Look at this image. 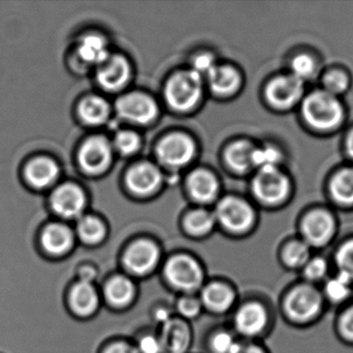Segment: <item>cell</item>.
Instances as JSON below:
<instances>
[{
	"label": "cell",
	"mask_w": 353,
	"mask_h": 353,
	"mask_svg": "<svg viewBox=\"0 0 353 353\" xmlns=\"http://www.w3.org/2000/svg\"><path fill=\"white\" fill-rule=\"evenodd\" d=\"M305 121L319 130L336 127L342 119L343 110L334 96L326 92L310 94L303 103Z\"/></svg>",
	"instance_id": "1"
},
{
	"label": "cell",
	"mask_w": 353,
	"mask_h": 353,
	"mask_svg": "<svg viewBox=\"0 0 353 353\" xmlns=\"http://www.w3.org/2000/svg\"><path fill=\"white\" fill-rule=\"evenodd\" d=\"M201 94V76L194 71L177 74L166 86L167 101L179 110H188L195 106Z\"/></svg>",
	"instance_id": "2"
},
{
	"label": "cell",
	"mask_w": 353,
	"mask_h": 353,
	"mask_svg": "<svg viewBox=\"0 0 353 353\" xmlns=\"http://www.w3.org/2000/svg\"><path fill=\"white\" fill-rule=\"evenodd\" d=\"M165 274L171 285L183 291L196 290L203 281L201 268L189 256L171 258L165 266Z\"/></svg>",
	"instance_id": "3"
},
{
	"label": "cell",
	"mask_w": 353,
	"mask_h": 353,
	"mask_svg": "<svg viewBox=\"0 0 353 353\" xmlns=\"http://www.w3.org/2000/svg\"><path fill=\"white\" fill-rule=\"evenodd\" d=\"M216 216L221 224L232 232L248 230L254 220L251 206L243 200L233 197L225 198L219 203Z\"/></svg>",
	"instance_id": "4"
},
{
	"label": "cell",
	"mask_w": 353,
	"mask_h": 353,
	"mask_svg": "<svg viewBox=\"0 0 353 353\" xmlns=\"http://www.w3.org/2000/svg\"><path fill=\"white\" fill-rule=\"evenodd\" d=\"M288 187V179L276 168L262 169L253 183L254 193L266 203H278L284 199Z\"/></svg>",
	"instance_id": "5"
},
{
	"label": "cell",
	"mask_w": 353,
	"mask_h": 353,
	"mask_svg": "<svg viewBox=\"0 0 353 353\" xmlns=\"http://www.w3.org/2000/svg\"><path fill=\"white\" fill-rule=\"evenodd\" d=\"M321 307V299L311 287L301 286L295 288L286 301L288 315L296 321L312 319Z\"/></svg>",
	"instance_id": "6"
},
{
	"label": "cell",
	"mask_w": 353,
	"mask_h": 353,
	"mask_svg": "<svg viewBox=\"0 0 353 353\" xmlns=\"http://www.w3.org/2000/svg\"><path fill=\"white\" fill-rule=\"evenodd\" d=\"M117 109L123 119L141 125L154 121L158 113L154 101L143 94H130L123 97L117 102Z\"/></svg>",
	"instance_id": "7"
},
{
	"label": "cell",
	"mask_w": 353,
	"mask_h": 353,
	"mask_svg": "<svg viewBox=\"0 0 353 353\" xmlns=\"http://www.w3.org/2000/svg\"><path fill=\"white\" fill-rule=\"evenodd\" d=\"M161 160L169 166L187 164L195 154L193 140L183 134H172L163 139L158 148Z\"/></svg>",
	"instance_id": "8"
},
{
	"label": "cell",
	"mask_w": 353,
	"mask_h": 353,
	"mask_svg": "<svg viewBox=\"0 0 353 353\" xmlns=\"http://www.w3.org/2000/svg\"><path fill=\"white\" fill-rule=\"evenodd\" d=\"M159 258L160 252L154 243L148 241H139L128 249L123 261L130 272L138 276H143L156 268Z\"/></svg>",
	"instance_id": "9"
},
{
	"label": "cell",
	"mask_w": 353,
	"mask_h": 353,
	"mask_svg": "<svg viewBox=\"0 0 353 353\" xmlns=\"http://www.w3.org/2000/svg\"><path fill=\"white\" fill-rule=\"evenodd\" d=\"M79 161L88 172H102L111 162L110 144L103 137L90 138L82 145Z\"/></svg>",
	"instance_id": "10"
},
{
	"label": "cell",
	"mask_w": 353,
	"mask_h": 353,
	"mask_svg": "<svg viewBox=\"0 0 353 353\" xmlns=\"http://www.w3.org/2000/svg\"><path fill=\"white\" fill-rule=\"evenodd\" d=\"M303 94V81L294 76L276 78L268 85V100L279 108H288L297 102Z\"/></svg>",
	"instance_id": "11"
},
{
	"label": "cell",
	"mask_w": 353,
	"mask_h": 353,
	"mask_svg": "<svg viewBox=\"0 0 353 353\" xmlns=\"http://www.w3.org/2000/svg\"><path fill=\"white\" fill-rule=\"evenodd\" d=\"M53 210L65 216V218H75L80 216L85 206V196L81 189L75 185H61L53 193Z\"/></svg>",
	"instance_id": "12"
},
{
	"label": "cell",
	"mask_w": 353,
	"mask_h": 353,
	"mask_svg": "<svg viewBox=\"0 0 353 353\" xmlns=\"http://www.w3.org/2000/svg\"><path fill=\"white\" fill-rule=\"evenodd\" d=\"M334 221L325 212H312L303 221V232L307 243L322 245L327 243L334 232Z\"/></svg>",
	"instance_id": "13"
},
{
	"label": "cell",
	"mask_w": 353,
	"mask_h": 353,
	"mask_svg": "<svg viewBox=\"0 0 353 353\" xmlns=\"http://www.w3.org/2000/svg\"><path fill=\"white\" fill-rule=\"evenodd\" d=\"M130 67L123 57H108L101 63L98 71V80L103 88L117 90L125 85L129 79Z\"/></svg>",
	"instance_id": "14"
},
{
	"label": "cell",
	"mask_w": 353,
	"mask_h": 353,
	"mask_svg": "<svg viewBox=\"0 0 353 353\" xmlns=\"http://www.w3.org/2000/svg\"><path fill=\"white\" fill-rule=\"evenodd\" d=\"M162 176L159 169L148 163L136 165L128 174V185L140 195H148L158 189Z\"/></svg>",
	"instance_id": "15"
},
{
	"label": "cell",
	"mask_w": 353,
	"mask_h": 353,
	"mask_svg": "<svg viewBox=\"0 0 353 353\" xmlns=\"http://www.w3.org/2000/svg\"><path fill=\"white\" fill-rule=\"evenodd\" d=\"M190 330L181 320L170 319L163 325L160 341L163 351L167 353H185L189 347Z\"/></svg>",
	"instance_id": "16"
},
{
	"label": "cell",
	"mask_w": 353,
	"mask_h": 353,
	"mask_svg": "<svg viewBox=\"0 0 353 353\" xmlns=\"http://www.w3.org/2000/svg\"><path fill=\"white\" fill-rule=\"evenodd\" d=\"M268 316L265 310L258 303L243 305L235 317L237 330L245 336H254L263 330Z\"/></svg>",
	"instance_id": "17"
},
{
	"label": "cell",
	"mask_w": 353,
	"mask_h": 353,
	"mask_svg": "<svg viewBox=\"0 0 353 353\" xmlns=\"http://www.w3.org/2000/svg\"><path fill=\"white\" fill-rule=\"evenodd\" d=\"M70 301L76 313L81 316H90L98 309V292L92 283L80 281L72 289Z\"/></svg>",
	"instance_id": "18"
},
{
	"label": "cell",
	"mask_w": 353,
	"mask_h": 353,
	"mask_svg": "<svg viewBox=\"0 0 353 353\" xmlns=\"http://www.w3.org/2000/svg\"><path fill=\"white\" fill-rule=\"evenodd\" d=\"M42 243L47 252L52 255H63L70 251L74 243L73 234L68 227L53 224L43 233Z\"/></svg>",
	"instance_id": "19"
},
{
	"label": "cell",
	"mask_w": 353,
	"mask_h": 353,
	"mask_svg": "<svg viewBox=\"0 0 353 353\" xmlns=\"http://www.w3.org/2000/svg\"><path fill=\"white\" fill-rule=\"evenodd\" d=\"M190 193L198 201L208 202L218 193V181L212 173L198 170L192 173L188 181Z\"/></svg>",
	"instance_id": "20"
},
{
	"label": "cell",
	"mask_w": 353,
	"mask_h": 353,
	"mask_svg": "<svg viewBox=\"0 0 353 353\" xmlns=\"http://www.w3.org/2000/svg\"><path fill=\"white\" fill-rule=\"evenodd\" d=\"M57 175L59 167L50 159H37L26 169L28 181L37 188L48 187L57 179Z\"/></svg>",
	"instance_id": "21"
},
{
	"label": "cell",
	"mask_w": 353,
	"mask_h": 353,
	"mask_svg": "<svg viewBox=\"0 0 353 353\" xmlns=\"http://www.w3.org/2000/svg\"><path fill=\"white\" fill-rule=\"evenodd\" d=\"M210 88L216 94H228L239 85V76L233 68L216 67L208 74Z\"/></svg>",
	"instance_id": "22"
},
{
	"label": "cell",
	"mask_w": 353,
	"mask_h": 353,
	"mask_svg": "<svg viewBox=\"0 0 353 353\" xmlns=\"http://www.w3.org/2000/svg\"><path fill=\"white\" fill-rule=\"evenodd\" d=\"M232 291L225 285L214 283L208 285L202 292V301L210 310L214 312H224L232 305Z\"/></svg>",
	"instance_id": "23"
},
{
	"label": "cell",
	"mask_w": 353,
	"mask_h": 353,
	"mask_svg": "<svg viewBox=\"0 0 353 353\" xmlns=\"http://www.w3.org/2000/svg\"><path fill=\"white\" fill-rule=\"evenodd\" d=\"M135 295V287L125 276H115L106 286V296L111 305L125 307L131 303Z\"/></svg>",
	"instance_id": "24"
},
{
	"label": "cell",
	"mask_w": 353,
	"mask_h": 353,
	"mask_svg": "<svg viewBox=\"0 0 353 353\" xmlns=\"http://www.w3.org/2000/svg\"><path fill=\"white\" fill-rule=\"evenodd\" d=\"M79 57L90 63H104L108 59V49L104 39L94 34L84 37L78 47Z\"/></svg>",
	"instance_id": "25"
},
{
	"label": "cell",
	"mask_w": 353,
	"mask_h": 353,
	"mask_svg": "<svg viewBox=\"0 0 353 353\" xmlns=\"http://www.w3.org/2000/svg\"><path fill=\"white\" fill-rule=\"evenodd\" d=\"M254 152L255 148L248 142H235L227 150V162L235 171L245 172L254 166Z\"/></svg>",
	"instance_id": "26"
},
{
	"label": "cell",
	"mask_w": 353,
	"mask_h": 353,
	"mask_svg": "<svg viewBox=\"0 0 353 353\" xmlns=\"http://www.w3.org/2000/svg\"><path fill=\"white\" fill-rule=\"evenodd\" d=\"M80 117L90 125H100L109 115V106L106 101L99 97H88L80 104Z\"/></svg>",
	"instance_id": "27"
},
{
	"label": "cell",
	"mask_w": 353,
	"mask_h": 353,
	"mask_svg": "<svg viewBox=\"0 0 353 353\" xmlns=\"http://www.w3.org/2000/svg\"><path fill=\"white\" fill-rule=\"evenodd\" d=\"M332 195L342 203H353V169L341 171L330 185Z\"/></svg>",
	"instance_id": "28"
},
{
	"label": "cell",
	"mask_w": 353,
	"mask_h": 353,
	"mask_svg": "<svg viewBox=\"0 0 353 353\" xmlns=\"http://www.w3.org/2000/svg\"><path fill=\"white\" fill-rule=\"evenodd\" d=\"M78 232L83 241L94 245L104 239L106 229L98 219L94 216H84L78 224Z\"/></svg>",
	"instance_id": "29"
},
{
	"label": "cell",
	"mask_w": 353,
	"mask_h": 353,
	"mask_svg": "<svg viewBox=\"0 0 353 353\" xmlns=\"http://www.w3.org/2000/svg\"><path fill=\"white\" fill-rule=\"evenodd\" d=\"M214 225V216L205 210H196L191 212L185 220V228L190 233L195 235L210 232Z\"/></svg>",
	"instance_id": "30"
},
{
	"label": "cell",
	"mask_w": 353,
	"mask_h": 353,
	"mask_svg": "<svg viewBox=\"0 0 353 353\" xmlns=\"http://www.w3.org/2000/svg\"><path fill=\"white\" fill-rule=\"evenodd\" d=\"M310 257L309 248L301 243H291L284 254L285 262L291 268H299L307 263Z\"/></svg>",
	"instance_id": "31"
},
{
	"label": "cell",
	"mask_w": 353,
	"mask_h": 353,
	"mask_svg": "<svg viewBox=\"0 0 353 353\" xmlns=\"http://www.w3.org/2000/svg\"><path fill=\"white\" fill-rule=\"evenodd\" d=\"M336 264L340 274L353 281V241L345 243L336 254Z\"/></svg>",
	"instance_id": "32"
},
{
	"label": "cell",
	"mask_w": 353,
	"mask_h": 353,
	"mask_svg": "<svg viewBox=\"0 0 353 353\" xmlns=\"http://www.w3.org/2000/svg\"><path fill=\"white\" fill-rule=\"evenodd\" d=\"M351 281L343 274H339L336 278L332 279L326 284L325 293L328 299L334 301H341L346 299L349 294V284Z\"/></svg>",
	"instance_id": "33"
},
{
	"label": "cell",
	"mask_w": 353,
	"mask_h": 353,
	"mask_svg": "<svg viewBox=\"0 0 353 353\" xmlns=\"http://www.w3.org/2000/svg\"><path fill=\"white\" fill-rule=\"evenodd\" d=\"M254 166L262 169L276 168L280 161V152L272 148H257L254 152Z\"/></svg>",
	"instance_id": "34"
},
{
	"label": "cell",
	"mask_w": 353,
	"mask_h": 353,
	"mask_svg": "<svg viewBox=\"0 0 353 353\" xmlns=\"http://www.w3.org/2000/svg\"><path fill=\"white\" fill-rule=\"evenodd\" d=\"M291 69H292V75L297 79H307L311 77L315 72V61L309 55H299L295 57L291 63Z\"/></svg>",
	"instance_id": "35"
},
{
	"label": "cell",
	"mask_w": 353,
	"mask_h": 353,
	"mask_svg": "<svg viewBox=\"0 0 353 353\" xmlns=\"http://www.w3.org/2000/svg\"><path fill=\"white\" fill-rule=\"evenodd\" d=\"M139 138L133 132H121L115 138V145L123 154H131L139 148Z\"/></svg>",
	"instance_id": "36"
},
{
	"label": "cell",
	"mask_w": 353,
	"mask_h": 353,
	"mask_svg": "<svg viewBox=\"0 0 353 353\" xmlns=\"http://www.w3.org/2000/svg\"><path fill=\"white\" fill-rule=\"evenodd\" d=\"M348 85V79L345 74L341 72H332L327 74L324 78V86L326 88V92L332 94H340L344 92Z\"/></svg>",
	"instance_id": "37"
},
{
	"label": "cell",
	"mask_w": 353,
	"mask_h": 353,
	"mask_svg": "<svg viewBox=\"0 0 353 353\" xmlns=\"http://www.w3.org/2000/svg\"><path fill=\"white\" fill-rule=\"evenodd\" d=\"M212 346L216 353H236L241 345L234 342L230 334L221 332L212 339Z\"/></svg>",
	"instance_id": "38"
},
{
	"label": "cell",
	"mask_w": 353,
	"mask_h": 353,
	"mask_svg": "<svg viewBox=\"0 0 353 353\" xmlns=\"http://www.w3.org/2000/svg\"><path fill=\"white\" fill-rule=\"evenodd\" d=\"M326 270H327V265L325 261L320 258H315L312 261L307 262L305 268V274L309 280L317 281L325 276Z\"/></svg>",
	"instance_id": "39"
},
{
	"label": "cell",
	"mask_w": 353,
	"mask_h": 353,
	"mask_svg": "<svg viewBox=\"0 0 353 353\" xmlns=\"http://www.w3.org/2000/svg\"><path fill=\"white\" fill-rule=\"evenodd\" d=\"M177 307L181 315L187 318H194L199 314L201 303L195 297L185 296L179 301Z\"/></svg>",
	"instance_id": "40"
},
{
	"label": "cell",
	"mask_w": 353,
	"mask_h": 353,
	"mask_svg": "<svg viewBox=\"0 0 353 353\" xmlns=\"http://www.w3.org/2000/svg\"><path fill=\"white\" fill-rule=\"evenodd\" d=\"M193 67V71L197 73L198 75L208 76V74L216 67V63H214V59L212 55L201 54L196 57L195 61H194Z\"/></svg>",
	"instance_id": "41"
},
{
	"label": "cell",
	"mask_w": 353,
	"mask_h": 353,
	"mask_svg": "<svg viewBox=\"0 0 353 353\" xmlns=\"http://www.w3.org/2000/svg\"><path fill=\"white\" fill-rule=\"evenodd\" d=\"M163 347L161 341L154 336H144L139 343L138 353H162Z\"/></svg>",
	"instance_id": "42"
},
{
	"label": "cell",
	"mask_w": 353,
	"mask_h": 353,
	"mask_svg": "<svg viewBox=\"0 0 353 353\" xmlns=\"http://www.w3.org/2000/svg\"><path fill=\"white\" fill-rule=\"evenodd\" d=\"M341 330L344 336L353 341V307L349 309L341 319Z\"/></svg>",
	"instance_id": "43"
},
{
	"label": "cell",
	"mask_w": 353,
	"mask_h": 353,
	"mask_svg": "<svg viewBox=\"0 0 353 353\" xmlns=\"http://www.w3.org/2000/svg\"><path fill=\"white\" fill-rule=\"evenodd\" d=\"M105 353H138V350H136L134 347L129 346V345L119 343V344H114L109 347L105 351Z\"/></svg>",
	"instance_id": "44"
},
{
	"label": "cell",
	"mask_w": 353,
	"mask_h": 353,
	"mask_svg": "<svg viewBox=\"0 0 353 353\" xmlns=\"http://www.w3.org/2000/svg\"><path fill=\"white\" fill-rule=\"evenodd\" d=\"M236 353H263L259 348L254 346H241Z\"/></svg>",
	"instance_id": "45"
},
{
	"label": "cell",
	"mask_w": 353,
	"mask_h": 353,
	"mask_svg": "<svg viewBox=\"0 0 353 353\" xmlns=\"http://www.w3.org/2000/svg\"><path fill=\"white\" fill-rule=\"evenodd\" d=\"M347 150H348L351 158L353 159V131L351 132L350 135L348 136V139H347Z\"/></svg>",
	"instance_id": "46"
}]
</instances>
